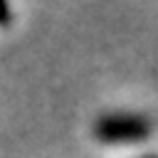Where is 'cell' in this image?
<instances>
[{
  "instance_id": "obj_1",
  "label": "cell",
  "mask_w": 158,
  "mask_h": 158,
  "mask_svg": "<svg viewBox=\"0 0 158 158\" xmlns=\"http://www.w3.org/2000/svg\"><path fill=\"white\" fill-rule=\"evenodd\" d=\"M94 133L104 143H136L151 133V121L138 114H106L96 121Z\"/></svg>"
},
{
  "instance_id": "obj_2",
  "label": "cell",
  "mask_w": 158,
  "mask_h": 158,
  "mask_svg": "<svg viewBox=\"0 0 158 158\" xmlns=\"http://www.w3.org/2000/svg\"><path fill=\"white\" fill-rule=\"evenodd\" d=\"M7 20H10V10H7V5L0 2V25H7Z\"/></svg>"
},
{
  "instance_id": "obj_3",
  "label": "cell",
  "mask_w": 158,
  "mask_h": 158,
  "mask_svg": "<svg viewBox=\"0 0 158 158\" xmlns=\"http://www.w3.org/2000/svg\"><path fill=\"white\" fill-rule=\"evenodd\" d=\"M146 158H156V156H146Z\"/></svg>"
}]
</instances>
